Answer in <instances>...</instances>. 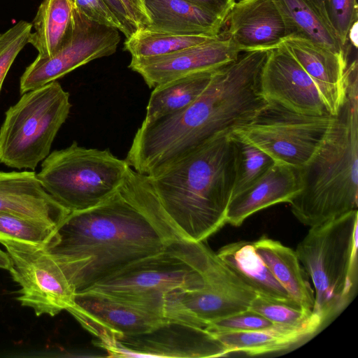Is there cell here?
<instances>
[{
    "label": "cell",
    "instance_id": "1",
    "mask_svg": "<svg viewBox=\"0 0 358 358\" xmlns=\"http://www.w3.org/2000/svg\"><path fill=\"white\" fill-rule=\"evenodd\" d=\"M180 238L148 176L129 167L111 195L70 212L43 248L77 293Z\"/></svg>",
    "mask_w": 358,
    "mask_h": 358
},
{
    "label": "cell",
    "instance_id": "2",
    "mask_svg": "<svg viewBox=\"0 0 358 358\" xmlns=\"http://www.w3.org/2000/svg\"><path fill=\"white\" fill-rule=\"evenodd\" d=\"M147 176L183 237L203 242L227 224L235 178L231 130L213 136Z\"/></svg>",
    "mask_w": 358,
    "mask_h": 358
},
{
    "label": "cell",
    "instance_id": "3",
    "mask_svg": "<svg viewBox=\"0 0 358 358\" xmlns=\"http://www.w3.org/2000/svg\"><path fill=\"white\" fill-rule=\"evenodd\" d=\"M299 173L301 190L289 203L304 225H318L357 210V61L352 63L346 98L334 124Z\"/></svg>",
    "mask_w": 358,
    "mask_h": 358
},
{
    "label": "cell",
    "instance_id": "4",
    "mask_svg": "<svg viewBox=\"0 0 358 358\" xmlns=\"http://www.w3.org/2000/svg\"><path fill=\"white\" fill-rule=\"evenodd\" d=\"M217 258L203 242L180 238L81 292L136 304L164 317V296L180 289L203 287Z\"/></svg>",
    "mask_w": 358,
    "mask_h": 358
},
{
    "label": "cell",
    "instance_id": "5",
    "mask_svg": "<svg viewBox=\"0 0 358 358\" xmlns=\"http://www.w3.org/2000/svg\"><path fill=\"white\" fill-rule=\"evenodd\" d=\"M357 210L310 227L296 253L314 287L313 312L323 326L351 302L357 287Z\"/></svg>",
    "mask_w": 358,
    "mask_h": 358
},
{
    "label": "cell",
    "instance_id": "6",
    "mask_svg": "<svg viewBox=\"0 0 358 358\" xmlns=\"http://www.w3.org/2000/svg\"><path fill=\"white\" fill-rule=\"evenodd\" d=\"M71 107L69 92L56 80L22 94L0 128V162L34 171L50 153Z\"/></svg>",
    "mask_w": 358,
    "mask_h": 358
},
{
    "label": "cell",
    "instance_id": "7",
    "mask_svg": "<svg viewBox=\"0 0 358 358\" xmlns=\"http://www.w3.org/2000/svg\"><path fill=\"white\" fill-rule=\"evenodd\" d=\"M130 166L108 149L73 143L50 152L37 178L44 189L70 212L92 208L111 195Z\"/></svg>",
    "mask_w": 358,
    "mask_h": 358
},
{
    "label": "cell",
    "instance_id": "8",
    "mask_svg": "<svg viewBox=\"0 0 358 358\" xmlns=\"http://www.w3.org/2000/svg\"><path fill=\"white\" fill-rule=\"evenodd\" d=\"M336 120V115L299 114L268 103L231 131L275 162L300 169L319 150Z\"/></svg>",
    "mask_w": 358,
    "mask_h": 358
},
{
    "label": "cell",
    "instance_id": "9",
    "mask_svg": "<svg viewBox=\"0 0 358 358\" xmlns=\"http://www.w3.org/2000/svg\"><path fill=\"white\" fill-rule=\"evenodd\" d=\"M257 296L217 257L203 287L180 289L164 296L163 316L206 329L213 321L248 310Z\"/></svg>",
    "mask_w": 358,
    "mask_h": 358
},
{
    "label": "cell",
    "instance_id": "10",
    "mask_svg": "<svg viewBox=\"0 0 358 358\" xmlns=\"http://www.w3.org/2000/svg\"><path fill=\"white\" fill-rule=\"evenodd\" d=\"M11 262L9 272L20 286L17 299L37 316H55L74 303L76 289L43 246L2 241Z\"/></svg>",
    "mask_w": 358,
    "mask_h": 358
},
{
    "label": "cell",
    "instance_id": "11",
    "mask_svg": "<svg viewBox=\"0 0 358 358\" xmlns=\"http://www.w3.org/2000/svg\"><path fill=\"white\" fill-rule=\"evenodd\" d=\"M73 13V29L69 42L51 57L37 56L26 68L20 81L21 94L116 51L120 41L118 29L90 20L74 5Z\"/></svg>",
    "mask_w": 358,
    "mask_h": 358
},
{
    "label": "cell",
    "instance_id": "12",
    "mask_svg": "<svg viewBox=\"0 0 358 358\" xmlns=\"http://www.w3.org/2000/svg\"><path fill=\"white\" fill-rule=\"evenodd\" d=\"M111 357H218L224 345L205 328L166 321L155 329L101 345Z\"/></svg>",
    "mask_w": 358,
    "mask_h": 358
},
{
    "label": "cell",
    "instance_id": "13",
    "mask_svg": "<svg viewBox=\"0 0 358 358\" xmlns=\"http://www.w3.org/2000/svg\"><path fill=\"white\" fill-rule=\"evenodd\" d=\"M67 311L96 338L98 345L148 332L168 321L141 306L87 292L76 293Z\"/></svg>",
    "mask_w": 358,
    "mask_h": 358
},
{
    "label": "cell",
    "instance_id": "14",
    "mask_svg": "<svg viewBox=\"0 0 358 358\" xmlns=\"http://www.w3.org/2000/svg\"><path fill=\"white\" fill-rule=\"evenodd\" d=\"M260 87L268 103L299 114H330L313 81L283 43L268 50Z\"/></svg>",
    "mask_w": 358,
    "mask_h": 358
},
{
    "label": "cell",
    "instance_id": "15",
    "mask_svg": "<svg viewBox=\"0 0 358 358\" xmlns=\"http://www.w3.org/2000/svg\"><path fill=\"white\" fill-rule=\"evenodd\" d=\"M241 52L220 35L174 52L156 57H131L129 68L150 88L191 74L217 70L236 60Z\"/></svg>",
    "mask_w": 358,
    "mask_h": 358
},
{
    "label": "cell",
    "instance_id": "16",
    "mask_svg": "<svg viewBox=\"0 0 358 358\" xmlns=\"http://www.w3.org/2000/svg\"><path fill=\"white\" fill-rule=\"evenodd\" d=\"M242 52L273 48L287 38L282 17L273 0L235 1L219 34Z\"/></svg>",
    "mask_w": 358,
    "mask_h": 358
},
{
    "label": "cell",
    "instance_id": "17",
    "mask_svg": "<svg viewBox=\"0 0 358 358\" xmlns=\"http://www.w3.org/2000/svg\"><path fill=\"white\" fill-rule=\"evenodd\" d=\"M282 43L315 85L331 115H337L344 104L352 62L346 55L334 52L310 41L294 36Z\"/></svg>",
    "mask_w": 358,
    "mask_h": 358
},
{
    "label": "cell",
    "instance_id": "18",
    "mask_svg": "<svg viewBox=\"0 0 358 358\" xmlns=\"http://www.w3.org/2000/svg\"><path fill=\"white\" fill-rule=\"evenodd\" d=\"M0 213L57 228L70 213L42 187L35 171H0Z\"/></svg>",
    "mask_w": 358,
    "mask_h": 358
},
{
    "label": "cell",
    "instance_id": "19",
    "mask_svg": "<svg viewBox=\"0 0 358 358\" xmlns=\"http://www.w3.org/2000/svg\"><path fill=\"white\" fill-rule=\"evenodd\" d=\"M301 190L296 169L275 162L249 187L231 198L226 222L234 227L261 210L280 203H289Z\"/></svg>",
    "mask_w": 358,
    "mask_h": 358
},
{
    "label": "cell",
    "instance_id": "20",
    "mask_svg": "<svg viewBox=\"0 0 358 358\" xmlns=\"http://www.w3.org/2000/svg\"><path fill=\"white\" fill-rule=\"evenodd\" d=\"M150 22L144 28L189 36H218L224 21L185 0H143Z\"/></svg>",
    "mask_w": 358,
    "mask_h": 358
},
{
    "label": "cell",
    "instance_id": "21",
    "mask_svg": "<svg viewBox=\"0 0 358 358\" xmlns=\"http://www.w3.org/2000/svg\"><path fill=\"white\" fill-rule=\"evenodd\" d=\"M216 255L257 296L294 301L257 253L253 242L229 243L220 248Z\"/></svg>",
    "mask_w": 358,
    "mask_h": 358
},
{
    "label": "cell",
    "instance_id": "22",
    "mask_svg": "<svg viewBox=\"0 0 358 358\" xmlns=\"http://www.w3.org/2000/svg\"><path fill=\"white\" fill-rule=\"evenodd\" d=\"M253 243L257 253L292 299L304 308L313 310L314 290L296 252L266 236Z\"/></svg>",
    "mask_w": 358,
    "mask_h": 358
},
{
    "label": "cell",
    "instance_id": "23",
    "mask_svg": "<svg viewBox=\"0 0 358 358\" xmlns=\"http://www.w3.org/2000/svg\"><path fill=\"white\" fill-rule=\"evenodd\" d=\"M321 329L318 325L303 327L273 325L255 331L213 333L224 345L228 355L241 352L256 356L289 349L314 336Z\"/></svg>",
    "mask_w": 358,
    "mask_h": 358
},
{
    "label": "cell",
    "instance_id": "24",
    "mask_svg": "<svg viewBox=\"0 0 358 358\" xmlns=\"http://www.w3.org/2000/svg\"><path fill=\"white\" fill-rule=\"evenodd\" d=\"M73 3L71 0H43L31 24L27 43L38 57H51L66 45L73 29Z\"/></svg>",
    "mask_w": 358,
    "mask_h": 358
},
{
    "label": "cell",
    "instance_id": "25",
    "mask_svg": "<svg viewBox=\"0 0 358 358\" xmlns=\"http://www.w3.org/2000/svg\"><path fill=\"white\" fill-rule=\"evenodd\" d=\"M287 31L334 52L346 55L345 50L329 23L308 0H273Z\"/></svg>",
    "mask_w": 358,
    "mask_h": 358
},
{
    "label": "cell",
    "instance_id": "26",
    "mask_svg": "<svg viewBox=\"0 0 358 358\" xmlns=\"http://www.w3.org/2000/svg\"><path fill=\"white\" fill-rule=\"evenodd\" d=\"M215 71L191 74L154 87L142 123L152 122L189 106L206 89Z\"/></svg>",
    "mask_w": 358,
    "mask_h": 358
},
{
    "label": "cell",
    "instance_id": "27",
    "mask_svg": "<svg viewBox=\"0 0 358 358\" xmlns=\"http://www.w3.org/2000/svg\"><path fill=\"white\" fill-rule=\"evenodd\" d=\"M213 37L178 35L141 28L127 38L124 48L131 57H156L199 45Z\"/></svg>",
    "mask_w": 358,
    "mask_h": 358
},
{
    "label": "cell",
    "instance_id": "28",
    "mask_svg": "<svg viewBox=\"0 0 358 358\" xmlns=\"http://www.w3.org/2000/svg\"><path fill=\"white\" fill-rule=\"evenodd\" d=\"M231 136L235 148V178L231 194L233 197L257 181L275 162L255 146L232 133Z\"/></svg>",
    "mask_w": 358,
    "mask_h": 358
},
{
    "label": "cell",
    "instance_id": "29",
    "mask_svg": "<svg viewBox=\"0 0 358 358\" xmlns=\"http://www.w3.org/2000/svg\"><path fill=\"white\" fill-rule=\"evenodd\" d=\"M250 309L259 313L274 325L288 327H303L318 325L324 327L320 317L313 310L308 309L295 301L270 299L257 296Z\"/></svg>",
    "mask_w": 358,
    "mask_h": 358
},
{
    "label": "cell",
    "instance_id": "30",
    "mask_svg": "<svg viewBox=\"0 0 358 358\" xmlns=\"http://www.w3.org/2000/svg\"><path fill=\"white\" fill-rule=\"evenodd\" d=\"M56 228L6 213H0V241H13L44 246Z\"/></svg>",
    "mask_w": 358,
    "mask_h": 358
},
{
    "label": "cell",
    "instance_id": "31",
    "mask_svg": "<svg viewBox=\"0 0 358 358\" xmlns=\"http://www.w3.org/2000/svg\"><path fill=\"white\" fill-rule=\"evenodd\" d=\"M31 29V23L21 20L0 34V93L11 65L27 43Z\"/></svg>",
    "mask_w": 358,
    "mask_h": 358
},
{
    "label": "cell",
    "instance_id": "32",
    "mask_svg": "<svg viewBox=\"0 0 358 358\" xmlns=\"http://www.w3.org/2000/svg\"><path fill=\"white\" fill-rule=\"evenodd\" d=\"M329 24L343 46L346 48L350 34L357 25L356 0H325Z\"/></svg>",
    "mask_w": 358,
    "mask_h": 358
},
{
    "label": "cell",
    "instance_id": "33",
    "mask_svg": "<svg viewBox=\"0 0 358 358\" xmlns=\"http://www.w3.org/2000/svg\"><path fill=\"white\" fill-rule=\"evenodd\" d=\"M274 324L259 313L248 309L211 322L206 329L213 333L255 331L269 328Z\"/></svg>",
    "mask_w": 358,
    "mask_h": 358
},
{
    "label": "cell",
    "instance_id": "34",
    "mask_svg": "<svg viewBox=\"0 0 358 358\" xmlns=\"http://www.w3.org/2000/svg\"><path fill=\"white\" fill-rule=\"evenodd\" d=\"M73 5L90 20L122 32V25L103 0H73Z\"/></svg>",
    "mask_w": 358,
    "mask_h": 358
},
{
    "label": "cell",
    "instance_id": "35",
    "mask_svg": "<svg viewBox=\"0 0 358 358\" xmlns=\"http://www.w3.org/2000/svg\"><path fill=\"white\" fill-rule=\"evenodd\" d=\"M136 29L144 28L150 22L143 0H120Z\"/></svg>",
    "mask_w": 358,
    "mask_h": 358
},
{
    "label": "cell",
    "instance_id": "36",
    "mask_svg": "<svg viewBox=\"0 0 358 358\" xmlns=\"http://www.w3.org/2000/svg\"><path fill=\"white\" fill-rule=\"evenodd\" d=\"M122 27V33L129 38L136 30L120 0H103Z\"/></svg>",
    "mask_w": 358,
    "mask_h": 358
},
{
    "label": "cell",
    "instance_id": "37",
    "mask_svg": "<svg viewBox=\"0 0 358 358\" xmlns=\"http://www.w3.org/2000/svg\"><path fill=\"white\" fill-rule=\"evenodd\" d=\"M221 18L223 21L230 10L234 0H185ZM224 24V23H223Z\"/></svg>",
    "mask_w": 358,
    "mask_h": 358
},
{
    "label": "cell",
    "instance_id": "38",
    "mask_svg": "<svg viewBox=\"0 0 358 358\" xmlns=\"http://www.w3.org/2000/svg\"><path fill=\"white\" fill-rule=\"evenodd\" d=\"M310 3H311L315 8L318 10V12L321 14V15L329 23L326 6H325V0H308Z\"/></svg>",
    "mask_w": 358,
    "mask_h": 358
},
{
    "label": "cell",
    "instance_id": "39",
    "mask_svg": "<svg viewBox=\"0 0 358 358\" xmlns=\"http://www.w3.org/2000/svg\"><path fill=\"white\" fill-rule=\"evenodd\" d=\"M10 266L11 262L8 253L0 249V268L9 271Z\"/></svg>",
    "mask_w": 358,
    "mask_h": 358
},
{
    "label": "cell",
    "instance_id": "40",
    "mask_svg": "<svg viewBox=\"0 0 358 358\" xmlns=\"http://www.w3.org/2000/svg\"><path fill=\"white\" fill-rule=\"evenodd\" d=\"M71 1L73 2V0H71Z\"/></svg>",
    "mask_w": 358,
    "mask_h": 358
},
{
    "label": "cell",
    "instance_id": "41",
    "mask_svg": "<svg viewBox=\"0 0 358 358\" xmlns=\"http://www.w3.org/2000/svg\"><path fill=\"white\" fill-rule=\"evenodd\" d=\"M234 1H236V0H234Z\"/></svg>",
    "mask_w": 358,
    "mask_h": 358
}]
</instances>
